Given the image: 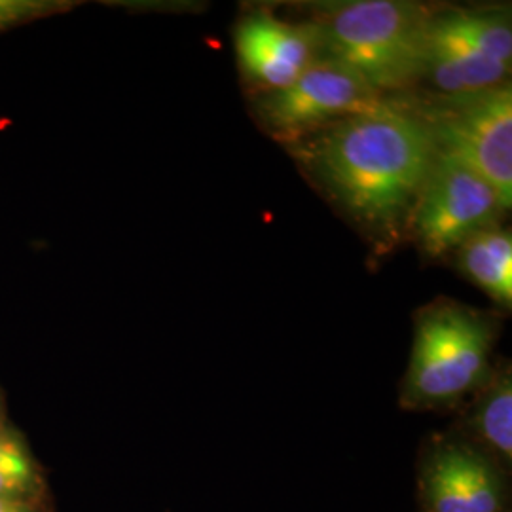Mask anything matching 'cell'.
Returning a JSON list of instances; mask_svg holds the SVG:
<instances>
[{"mask_svg": "<svg viewBox=\"0 0 512 512\" xmlns=\"http://www.w3.org/2000/svg\"><path fill=\"white\" fill-rule=\"evenodd\" d=\"M353 219L382 238L408 228L437 158L427 124L408 103L387 101L291 147Z\"/></svg>", "mask_w": 512, "mask_h": 512, "instance_id": "cell-1", "label": "cell"}, {"mask_svg": "<svg viewBox=\"0 0 512 512\" xmlns=\"http://www.w3.org/2000/svg\"><path fill=\"white\" fill-rule=\"evenodd\" d=\"M497 325L482 311L448 298L416 313L399 403L414 412L459 410L494 370Z\"/></svg>", "mask_w": 512, "mask_h": 512, "instance_id": "cell-2", "label": "cell"}, {"mask_svg": "<svg viewBox=\"0 0 512 512\" xmlns=\"http://www.w3.org/2000/svg\"><path fill=\"white\" fill-rule=\"evenodd\" d=\"M433 8L408 0L336 4L311 21L321 57L357 74L385 97L420 82Z\"/></svg>", "mask_w": 512, "mask_h": 512, "instance_id": "cell-3", "label": "cell"}, {"mask_svg": "<svg viewBox=\"0 0 512 512\" xmlns=\"http://www.w3.org/2000/svg\"><path fill=\"white\" fill-rule=\"evenodd\" d=\"M429 99V97H427ZM435 147L490 184L509 211L512 205V86L461 95H435L412 105Z\"/></svg>", "mask_w": 512, "mask_h": 512, "instance_id": "cell-4", "label": "cell"}, {"mask_svg": "<svg viewBox=\"0 0 512 512\" xmlns=\"http://www.w3.org/2000/svg\"><path fill=\"white\" fill-rule=\"evenodd\" d=\"M385 97L340 63L317 59L291 86L255 99V116L275 141L293 147L311 135L346 120L353 114L376 109Z\"/></svg>", "mask_w": 512, "mask_h": 512, "instance_id": "cell-5", "label": "cell"}, {"mask_svg": "<svg viewBox=\"0 0 512 512\" xmlns=\"http://www.w3.org/2000/svg\"><path fill=\"white\" fill-rule=\"evenodd\" d=\"M503 213L490 184L467 165L437 150L408 226L421 251L429 258H440L495 226Z\"/></svg>", "mask_w": 512, "mask_h": 512, "instance_id": "cell-6", "label": "cell"}, {"mask_svg": "<svg viewBox=\"0 0 512 512\" xmlns=\"http://www.w3.org/2000/svg\"><path fill=\"white\" fill-rule=\"evenodd\" d=\"M511 475L458 433H433L416 463L420 512H511Z\"/></svg>", "mask_w": 512, "mask_h": 512, "instance_id": "cell-7", "label": "cell"}, {"mask_svg": "<svg viewBox=\"0 0 512 512\" xmlns=\"http://www.w3.org/2000/svg\"><path fill=\"white\" fill-rule=\"evenodd\" d=\"M234 42L239 69L256 95L291 86L321 59L311 23H291L266 10L239 19Z\"/></svg>", "mask_w": 512, "mask_h": 512, "instance_id": "cell-8", "label": "cell"}, {"mask_svg": "<svg viewBox=\"0 0 512 512\" xmlns=\"http://www.w3.org/2000/svg\"><path fill=\"white\" fill-rule=\"evenodd\" d=\"M452 431L512 473V370L509 361L495 363L488 382L461 406V420Z\"/></svg>", "mask_w": 512, "mask_h": 512, "instance_id": "cell-9", "label": "cell"}, {"mask_svg": "<svg viewBox=\"0 0 512 512\" xmlns=\"http://www.w3.org/2000/svg\"><path fill=\"white\" fill-rule=\"evenodd\" d=\"M427 33L512 65V21L503 8L433 10Z\"/></svg>", "mask_w": 512, "mask_h": 512, "instance_id": "cell-10", "label": "cell"}, {"mask_svg": "<svg viewBox=\"0 0 512 512\" xmlns=\"http://www.w3.org/2000/svg\"><path fill=\"white\" fill-rule=\"evenodd\" d=\"M458 268L503 310L512 308V236L492 226L467 239L458 251Z\"/></svg>", "mask_w": 512, "mask_h": 512, "instance_id": "cell-11", "label": "cell"}, {"mask_svg": "<svg viewBox=\"0 0 512 512\" xmlns=\"http://www.w3.org/2000/svg\"><path fill=\"white\" fill-rule=\"evenodd\" d=\"M0 475L40 478L33 458L16 433L0 429Z\"/></svg>", "mask_w": 512, "mask_h": 512, "instance_id": "cell-12", "label": "cell"}, {"mask_svg": "<svg viewBox=\"0 0 512 512\" xmlns=\"http://www.w3.org/2000/svg\"><path fill=\"white\" fill-rule=\"evenodd\" d=\"M40 478H25V476L0 475V499L10 501H33L40 492Z\"/></svg>", "mask_w": 512, "mask_h": 512, "instance_id": "cell-13", "label": "cell"}, {"mask_svg": "<svg viewBox=\"0 0 512 512\" xmlns=\"http://www.w3.org/2000/svg\"><path fill=\"white\" fill-rule=\"evenodd\" d=\"M0 512H38V509L33 501L0 499Z\"/></svg>", "mask_w": 512, "mask_h": 512, "instance_id": "cell-14", "label": "cell"}]
</instances>
